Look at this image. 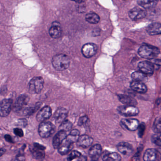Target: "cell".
Listing matches in <instances>:
<instances>
[{
  "mask_svg": "<svg viewBox=\"0 0 161 161\" xmlns=\"http://www.w3.org/2000/svg\"><path fill=\"white\" fill-rule=\"evenodd\" d=\"M70 59L66 54L60 53L54 55L52 60L53 66L56 70L63 71L65 70L70 64Z\"/></svg>",
  "mask_w": 161,
  "mask_h": 161,
  "instance_id": "obj_1",
  "label": "cell"
},
{
  "mask_svg": "<svg viewBox=\"0 0 161 161\" xmlns=\"http://www.w3.org/2000/svg\"><path fill=\"white\" fill-rule=\"evenodd\" d=\"M147 15L146 10L139 7H136L131 9L129 13L130 18L133 20H137L144 18Z\"/></svg>",
  "mask_w": 161,
  "mask_h": 161,
  "instance_id": "obj_12",
  "label": "cell"
},
{
  "mask_svg": "<svg viewBox=\"0 0 161 161\" xmlns=\"http://www.w3.org/2000/svg\"><path fill=\"white\" fill-rule=\"evenodd\" d=\"M102 154V148L100 144H95L89 149L88 155L93 161H97Z\"/></svg>",
  "mask_w": 161,
  "mask_h": 161,
  "instance_id": "obj_14",
  "label": "cell"
},
{
  "mask_svg": "<svg viewBox=\"0 0 161 161\" xmlns=\"http://www.w3.org/2000/svg\"><path fill=\"white\" fill-rule=\"evenodd\" d=\"M138 136L139 137H141L144 134L145 130V125L144 124H141L139 125L138 128Z\"/></svg>",
  "mask_w": 161,
  "mask_h": 161,
  "instance_id": "obj_37",
  "label": "cell"
},
{
  "mask_svg": "<svg viewBox=\"0 0 161 161\" xmlns=\"http://www.w3.org/2000/svg\"><path fill=\"white\" fill-rule=\"evenodd\" d=\"M103 161H121V156L119 154L114 152L105 151L102 154Z\"/></svg>",
  "mask_w": 161,
  "mask_h": 161,
  "instance_id": "obj_21",
  "label": "cell"
},
{
  "mask_svg": "<svg viewBox=\"0 0 161 161\" xmlns=\"http://www.w3.org/2000/svg\"><path fill=\"white\" fill-rule=\"evenodd\" d=\"M130 86L133 91L140 94H145L147 90V86L144 83L140 82L133 81L130 83Z\"/></svg>",
  "mask_w": 161,
  "mask_h": 161,
  "instance_id": "obj_22",
  "label": "cell"
},
{
  "mask_svg": "<svg viewBox=\"0 0 161 161\" xmlns=\"http://www.w3.org/2000/svg\"><path fill=\"white\" fill-rule=\"evenodd\" d=\"M161 25L159 23H152L148 26L147 28V31L148 33L150 35H160L161 33Z\"/></svg>",
  "mask_w": 161,
  "mask_h": 161,
  "instance_id": "obj_24",
  "label": "cell"
},
{
  "mask_svg": "<svg viewBox=\"0 0 161 161\" xmlns=\"http://www.w3.org/2000/svg\"><path fill=\"white\" fill-rule=\"evenodd\" d=\"M5 152V150L4 149H0V157L1 156H2Z\"/></svg>",
  "mask_w": 161,
  "mask_h": 161,
  "instance_id": "obj_41",
  "label": "cell"
},
{
  "mask_svg": "<svg viewBox=\"0 0 161 161\" xmlns=\"http://www.w3.org/2000/svg\"><path fill=\"white\" fill-rule=\"evenodd\" d=\"M120 124L122 128L130 131L136 130L139 126V121L136 119H123Z\"/></svg>",
  "mask_w": 161,
  "mask_h": 161,
  "instance_id": "obj_6",
  "label": "cell"
},
{
  "mask_svg": "<svg viewBox=\"0 0 161 161\" xmlns=\"http://www.w3.org/2000/svg\"><path fill=\"white\" fill-rule=\"evenodd\" d=\"M161 118L157 117L154 120L153 125V130L155 133H161Z\"/></svg>",
  "mask_w": 161,
  "mask_h": 161,
  "instance_id": "obj_31",
  "label": "cell"
},
{
  "mask_svg": "<svg viewBox=\"0 0 161 161\" xmlns=\"http://www.w3.org/2000/svg\"><path fill=\"white\" fill-rule=\"evenodd\" d=\"M119 113L125 117L135 116L139 114V110L135 106L122 105L119 106L117 109Z\"/></svg>",
  "mask_w": 161,
  "mask_h": 161,
  "instance_id": "obj_5",
  "label": "cell"
},
{
  "mask_svg": "<svg viewBox=\"0 0 161 161\" xmlns=\"http://www.w3.org/2000/svg\"><path fill=\"white\" fill-rule=\"evenodd\" d=\"M72 127V124L70 121L68 120H65L61 123V125L59 128V130H63L67 132L71 130Z\"/></svg>",
  "mask_w": 161,
  "mask_h": 161,
  "instance_id": "obj_30",
  "label": "cell"
},
{
  "mask_svg": "<svg viewBox=\"0 0 161 161\" xmlns=\"http://www.w3.org/2000/svg\"><path fill=\"white\" fill-rule=\"evenodd\" d=\"M151 141L152 143L158 146H161V140L160 133H155L152 136Z\"/></svg>",
  "mask_w": 161,
  "mask_h": 161,
  "instance_id": "obj_34",
  "label": "cell"
},
{
  "mask_svg": "<svg viewBox=\"0 0 161 161\" xmlns=\"http://www.w3.org/2000/svg\"><path fill=\"white\" fill-rule=\"evenodd\" d=\"M144 161H161V153L154 148L147 149L143 155Z\"/></svg>",
  "mask_w": 161,
  "mask_h": 161,
  "instance_id": "obj_8",
  "label": "cell"
},
{
  "mask_svg": "<svg viewBox=\"0 0 161 161\" xmlns=\"http://www.w3.org/2000/svg\"><path fill=\"white\" fill-rule=\"evenodd\" d=\"M131 78L133 80V81L140 82L144 83L147 81V75L140 71L133 72L131 74Z\"/></svg>",
  "mask_w": 161,
  "mask_h": 161,
  "instance_id": "obj_26",
  "label": "cell"
},
{
  "mask_svg": "<svg viewBox=\"0 0 161 161\" xmlns=\"http://www.w3.org/2000/svg\"><path fill=\"white\" fill-rule=\"evenodd\" d=\"M88 121V118L87 117V116H84L80 118L79 121H78V125L79 126H83V125L86 124Z\"/></svg>",
  "mask_w": 161,
  "mask_h": 161,
  "instance_id": "obj_35",
  "label": "cell"
},
{
  "mask_svg": "<svg viewBox=\"0 0 161 161\" xmlns=\"http://www.w3.org/2000/svg\"><path fill=\"white\" fill-rule=\"evenodd\" d=\"M85 19L87 22L90 24H96L100 21V17L98 15L93 12L87 14L86 15Z\"/></svg>",
  "mask_w": 161,
  "mask_h": 161,
  "instance_id": "obj_29",
  "label": "cell"
},
{
  "mask_svg": "<svg viewBox=\"0 0 161 161\" xmlns=\"http://www.w3.org/2000/svg\"><path fill=\"white\" fill-rule=\"evenodd\" d=\"M19 125H21L22 126H25L27 124V121L25 119H21L19 120L18 122Z\"/></svg>",
  "mask_w": 161,
  "mask_h": 161,
  "instance_id": "obj_38",
  "label": "cell"
},
{
  "mask_svg": "<svg viewBox=\"0 0 161 161\" xmlns=\"http://www.w3.org/2000/svg\"><path fill=\"white\" fill-rule=\"evenodd\" d=\"M80 136V131L77 129H74V130H70V133L68 135L66 139L70 143L73 144L75 142H77Z\"/></svg>",
  "mask_w": 161,
  "mask_h": 161,
  "instance_id": "obj_28",
  "label": "cell"
},
{
  "mask_svg": "<svg viewBox=\"0 0 161 161\" xmlns=\"http://www.w3.org/2000/svg\"><path fill=\"white\" fill-rule=\"evenodd\" d=\"M118 98L119 101L126 105L135 106L137 104V102L133 98L125 95H119Z\"/></svg>",
  "mask_w": 161,
  "mask_h": 161,
  "instance_id": "obj_25",
  "label": "cell"
},
{
  "mask_svg": "<svg viewBox=\"0 0 161 161\" xmlns=\"http://www.w3.org/2000/svg\"><path fill=\"white\" fill-rule=\"evenodd\" d=\"M55 130V126L51 122H41L38 127V133L42 138L50 137L54 133Z\"/></svg>",
  "mask_w": 161,
  "mask_h": 161,
  "instance_id": "obj_3",
  "label": "cell"
},
{
  "mask_svg": "<svg viewBox=\"0 0 161 161\" xmlns=\"http://www.w3.org/2000/svg\"><path fill=\"white\" fill-rule=\"evenodd\" d=\"M160 53L158 48L147 44L142 45L138 51V54L141 57L149 59H153L158 56Z\"/></svg>",
  "mask_w": 161,
  "mask_h": 161,
  "instance_id": "obj_2",
  "label": "cell"
},
{
  "mask_svg": "<svg viewBox=\"0 0 161 161\" xmlns=\"http://www.w3.org/2000/svg\"><path fill=\"white\" fill-rule=\"evenodd\" d=\"M138 5L145 9H150L155 7L157 3V1L140 0L137 1Z\"/></svg>",
  "mask_w": 161,
  "mask_h": 161,
  "instance_id": "obj_27",
  "label": "cell"
},
{
  "mask_svg": "<svg viewBox=\"0 0 161 161\" xmlns=\"http://www.w3.org/2000/svg\"><path fill=\"white\" fill-rule=\"evenodd\" d=\"M66 132L63 130H59L54 136L53 140V145L55 149H58L63 141L66 138L67 136Z\"/></svg>",
  "mask_w": 161,
  "mask_h": 161,
  "instance_id": "obj_19",
  "label": "cell"
},
{
  "mask_svg": "<svg viewBox=\"0 0 161 161\" xmlns=\"http://www.w3.org/2000/svg\"><path fill=\"white\" fill-rule=\"evenodd\" d=\"M68 114V110L65 108L61 107L58 108L54 113L53 119L54 121L58 123H61L66 120Z\"/></svg>",
  "mask_w": 161,
  "mask_h": 161,
  "instance_id": "obj_17",
  "label": "cell"
},
{
  "mask_svg": "<svg viewBox=\"0 0 161 161\" xmlns=\"http://www.w3.org/2000/svg\"><path fill=\"white\" fill-rule=\"evenodd\" d=\"M44 85V80L42 77H34L29 83V92L31 94H39L43 89Z\"/></svg>",
  "mask_w": 161,
  "mask_h": 161,
  "instance_id": "obj_4",
  "label": "cell"
},
{
  "mask_svg": "<svg viewBox=\"0 0 161 161\" xmlns=\"http://www.w3.org/2000/svg\"><path fill=\"white\" fill-rule=\"evenodd\" d=\"M52 114L51 108L49 106H45L38 112L36 115V120L39 122H44L51 117Z\"/></svg>",
  "mask_w": 161,
  "mask_h": 161,
  "instance_id": "obj_15",
  "label": "cell"
},
{
  "mask_svg": "<svg viewBox=\"0 0 161 161\" xmlns=\"http://www.w3.org/2000/svg\"><path fill=\"white\" fill-rule=\"evenodd\" d=\"M97 47L94 43H87L85 44L82 47L81 52L83 56L86 58H89L93 57L97 53Z\"/></svg>",
  "mask_w": 161,
  "mask_h": 161,
  "instance_id": "obj_9",
  "label": "cell"
},
{
  "mask_svg": "<svg viewBox=\"0 0 161 161\" xmlns=\"http://www.w3.org/2000/svg\"><path fill=\"white\" fill-rule=\"evenodd\" d=\"M93 138L86 135L80 136L77 140V145L83 148H86L91 146L93 143Z\"/></svg>",
  "mask_w": 161,
  "mask_h": 161,
  "instance_id": "obj_20",
  "label": "cell"
},
{
  "mask_svg": "<svg viewBox=\"0 0 161 161\" xmlns=\"http://www.w3.org/2000/svg\"><path fill=\"white\" fill-rule=\"evenodd\" d=\"M73 144L68 141L66 139H65L63 143L58 147V152L61 155H65L69 152L72 148Z\"/></svg>",
  "mask_w": 161,
  "mask_h": 161,
  "instance_id": "obj_23",
  "label": "cell"
},
{
  "mask_svg": "<svg viewBox=\"0 0 161 161\" xmlns=\"http://www.w3.org/2000/svg\"><path fill=\"white\" fill-rule=\"evenodd\" d=\"M118 150L123 155L129 156L130 155L133 151L131 145L125 142H121L117 145Z\"/></svg>",
  "mask_w": 161,
  "mask_h": 161,
  "instance_id": "obj_18",
  "label": "cell"
},
{
  "mask_svg": "<svg viewBox=\"0 0 161 161\" xmlns=\"http://www.w3.org/2000/svg\"><path fill=\"white\" fill-rule=\"evenodd\" d=\"M14 133L16 135L19 137H22L24 135V133L23 130L19 128H15L14 129Z\"/></svg>",
  "mask_w": 161,
  "mask_h": 161,
  "instance_id": "obj_36",
  "label": "cell"
},
{
  "mask_svg": "<svg viewBox=\"0 0 161 161\" xmlns=\"http://www.w3.org/2000/svg\"><path fill=\"white\" fill-rule=\"evenodd\" d=\"M46 148L43 145L38 143H34L33 147L31 149L33 156L38 160H42L45 156V149Z\"/></svg>",
  "mask_w": 161,
  "mask_h": 161,
  "instance_id": "obj_13",
  "label": "cell"
},
{
  "mask_svg": "<svg viewBox=\"0 0 161 161\" xmlns=\"http://www.w3.org/2000/svg\"><path fill=\"white\" fill-rule=\"evenodd\" d=\"M4 138H5V140L8 142H11V143H13V142H14L12 136L9 135H6L4 136Z\"/></svg>",
  "mask_w": 161,
  "mask_h": 161,
  "instance_id": "obj_39",
  "label": "cell"
},
{
  "mask_svg": "<svg viewBox=\"0 0 161 161\" xmlns=\"http://www.w3.org/2000/svg\"><path fill=\"white\" fill-rule=\"evenodd\" d=\"M30 98L28 96L26 95H21L16 100L13 107V110L15 112H20L28 104Z\"/></svg>",
  "mask_w": 161,
  "mask_h": 161,
  "instance_id": "obj_11",
  "label": "cell"
},
{
  "mask_svg": "<svg viewBox=\"0 0 161 161\" xmlns=\"http://www.w3.org/2000/svg\"><path fill=\"white\" fill-rule=\"evenodd\" d=\"M140 71L147 75H152L154 72V65L149 61H142L138 64Z\"/></svg>",
  "mask_w": 161,
  "mask_h": 161,
  "instance_id": "obj_10",
  "label": "cell"
},
{
  "mask_svg": "<svg viewBox=\"0 0 161 161\" xmlns=\"http://www.w3.org/2000/svg\"><path fill=\"white\" fill-rule=\"evenodd\" d=\"M86 160H87V158L86 156H83L82 155L80 158L77 159V161H86Z\"/></svg>",
  "mask_w": 161,
  "mask_h": 161,
  "instance_id": "obj_40",
  "label": "cell"
},
{
  "mask_svg": "<svg viewBox=\"0 0 161 161\" xmlns=\"http://www.w3.org/2000/svg\"><path fill=\"white\" fill-rule=\"evenodd\" d=\"M41 104L38 103V104H36L34 107H30V108H27L25 109L23 111V113L25 115H31L33 114L34 113H35L40 107Z\"/></svg>",
  "mask_w": 161,
  "mask_h": 161,
  "instance_id": "obj_33",
  "label": "cell"
},
{
  "mask_svg": "<svg viewBox=\"0 0 161 161\" xmlns=\"http://www.w3.org/2000/svg\"><path fill=\"white\" fill-rule=\"evenodd\" d=\"M49 33L52 38L54 39L59 38L62 33V27L60 23L58 21L53 22L51 27L49 30Z\"/></svg>",
  "mask_w": 161,
  "mask_h": 161,
  "instance_id": "obj_16",
  "label": "cell"
},
{
  "mask_svg": "<svg viewBox=\"0 0 161 161\" xmlns=\"http://www.w3.org/2000/svg\"><path fill=\"white\" fill-rule=\"evenodd\" d=\"M81 155V153L78 151H71L68 156L67 160L68 161H73V160H77Z\"/></svg>",
  "mask_w": 161,
  "mask_h": 161,
  "instance_id": "obj_32",
  "label": "cell"
},
{
  "mask_svg": "<svg viewBox=\"0 0 161 161\" xmlns=\"http://www.w3.org/2000/svg\"><path fill=\"white\" fill-rule=\"evenodd\" d=\"M13 106V100L5 99L0 102V116L5 117L11 113Z\"/></svg>",
  "mask_w": 161,
  "mask_h": 161,
  "instance_id": "obj_7",
  "label": "cell"
}]
</instances>
